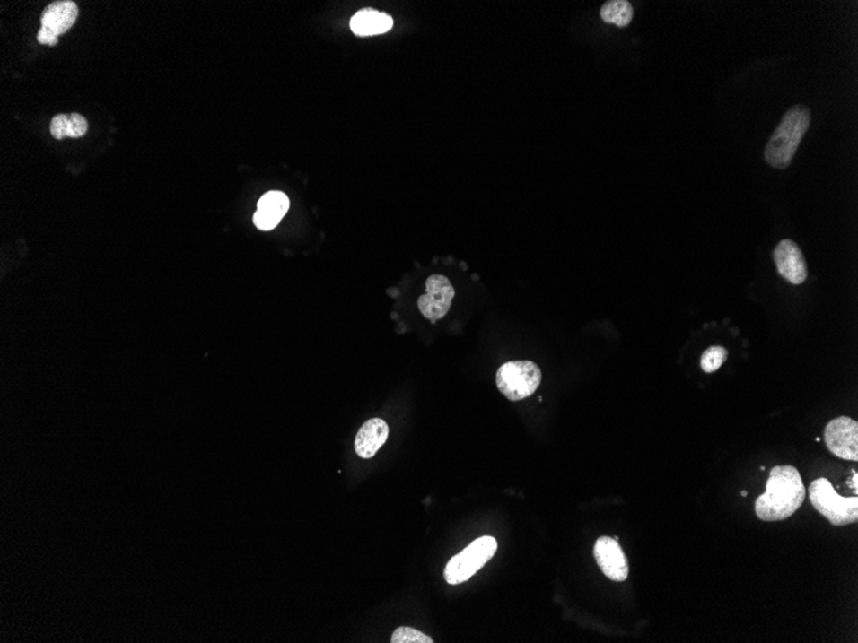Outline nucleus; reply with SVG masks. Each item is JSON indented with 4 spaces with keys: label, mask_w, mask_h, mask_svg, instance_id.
<instances>
[{
    "label": "nucleus",
    "mask_w": 858,
    "mask_h": 643,
    "mask_svg": "<svg viewBox=\"0 0 858 643\" xmlns=\"http://www.w3.org/2000/svg\"><path fill=\"white\" fill-rule=\"evenodd\" d=\"M806 488L794 466H775L766 484V493L757 499L756 514L764 522L788 519L802 506Z\"/></svg>",
    "instance_id": "f257e3e1"
},
{
    "label": "nucleus",
    "mask_w": 858,
    "mask_h": 643,
    "mask_svg": "<svg viewBox=\"0 0 858 643\" xmlns=\"http://www.w3.org/2000/svg\"><path fill=\"white\" fill-rule=\"evenodd\" d=\"M811 124V113L804 106H794L784 115L765 150V160L771 168L786 169L794 159Z\"/></svg>",
    "instance_id": "f03ea898"
},
{
    "label": "nucleus",
    "mask_w": 858,
    "mask_h": 643,
    "mask_svg": "<svg viewBox=\"0 0 858 643\" xmlns=\"http://www.w3.org/2000/svg\"><path fill=\"white\" fill-rule=\"evenodd\" d=\"M810 501L834 526L857 523V497H842L836 492L830 482L819 478L810 485Z\"/></svg>",
    "instance_id": "7ed1b4c3"
},
{
    "label": "nucleus",
    "mask_w": 858,
    "mask_h": 643,
    "mask_svg": "<svg viewBox=\"0 0 858 643\" xmlns=\"http://www.w3.org/2000/svg\"><path fill=\"white\" fill-rule=\"evenodd\" d=\"M497 551V542L490 535L478 538L467 549L450 559L445 568L446 582L449 585H460L473 576L494 558Z\"/></svg>",
    "instance_id": "20e7f679"
},
{
    "label": "nucleus",
    "mask_w": 858,
    "mask_h": 643,
    "mask_svg": "<svg viewBox=\"0 0 858 643\" xmlns=\"http://www.w3.org/2000/svg\"><path fill=\"white\" fill-rule=\"evenodd\" d=\"M541 370L532 361L506 362L497 370L496 386L509 401L531 397L541 384Z\"/></svg>",
    "instance_id": "39448f33"
},
{
    "label": "nucleus",
    "mask_w": 858,
    "mask_h": 643,
    "mask_svg": "<svg viewBox=\"0 0 858 643\" xmlns=\"http://www.w3.org/2000/svg\"><path fill=\"white\" fill-rule=\"evenodd\" d=\"M454 296V287L446 276H429L425 282V294L418 300L419 311L431 323H436L448 315Z\"/></svg>",
    "instance_id": "423d86ee"
},
{
    "label": "nucleus",
    "mask_w": 858,
    "mask_h": 643,
    "mask_svg": "<svg viewBox=\"0 0 858 643\" xmlns=\"http://www.w3.org/2000/svg\"><path fill=\"white\" fill-rule=\"evenodd\" d=\"M825 443L831 454L843 460H858V424L856 420L840 416L825 428Z\"/></svg>",
    "instance_id": "0eeeda50"
},
{
    "label": "nucleus",
    "mask_w": 858,
    "mask_h": 643,
    "mask_svg": "<svg viewBox=\"0 0 858 643\" xmlns=\"http://www.w3.org/2000/svg\"><path fill=\"white\" fill-rule=\"evenodd\" d=\"M774 261L777 273L786 282L794 285L803 284L809 276L806 260L797 243L791 239H784L777 244L774 251Z\"/></svg>",
    "instance_id": "6e6552de"
},
{
    "label": "nucleus",
    "mask_w": 858,
    "mask_h": 643,
    "mask_svg": "<svg viewBox=\"0 0 858 643\" xmlns=\"http://www.w3.org/2000/svg\"><path fill=\"white\" fill-rule=\"evenodd\" d=\"M594 556L598 567L608 578L615 582H625L627 579V559L617 538H598L594 546Z\"/></svg>",
    "instance_id": "1a4fd4ad"
},
{
    "label": "nucleus",
    "mask_w": 858,
    "mask_h": 643,
    "mask_svg": "<svg viewBox=\"0 0 858 643\" xmlns=\"http://www.w3.org/2000/svg\"><path fill=\"white\" fill-rule=\"evenodd\" d=\"M290 208V199L282 192L267 193L258 204V211L253 214V222L260 230H273L285 216Z\"/></svg>",
    "instance_id": "9d476101"
},
{
    "label": "nucleus",
    "mask_w": 858,
    "mask_h": 643,
    "mask_svg": "<svg viewBox=\"0 0 858 643\" xmlns=\"http://www.w3.org/2000/svg\"><path fill=\"white\" fill-rule=\"evenodd\" d=\"M390 428L382 419H371L357 431L355 452L362 458H372L389 439Z\"/></svg>",
    "instance_id": "9b49d317"
},
{
    "label": "nucleus",
    "mask_w": 858,
    "mask_h": 643,
    "mask_svg": "<svg viewBox=\"0 0 858 643\" xmlns=\"http://www.w3.org/2000/svg\"><path fill=\"white\" fill-rule=\"evenodd\" d=\"M77 14H79V8L75 2L64 0V2L52 3L41 14V28L59 37L73 28Z\"/></svg>",
    "instance_id": "f8f14e48"
},
{
    "label": "nucleus",
    "mask_w": 858,
    "mask_h": 643,
    "mask_svg": "<svg viewBox=\"0 0 858 643\" xmlns=\"http://www.w3.org/2000/svg\"><path fill=\"white\" fill-rule=\"evenodd\" d=\"M351 30L359 37H372V35L384 34L393 26V19L387 13L365 8L354 14L350 22Z\"/></svg>",
    "instance_id": "ddd939ff"
},
{
    "label": "nucleus",
    "mask_w": 858,
    "mask_h": 643,
    "mask_svg": "<svg viewBox=\"0 0 858 643\" xmlns=\"http://www.w3.org/2000/svg\"><path fill=\"white\" fill-rule=\"evenodd\" d=\"M600 17L604 22L612 23L618 28H626L633 21V4L627 0H610L604 3L601 7Z\"/></svg>",
    "instance_id": "4468645a"
},
{
    "label": "nucleus",
    "mask_w": 858,
    "mask_h": 643,
    "mask_svg": "<svg viewBox=\"0 0 858 643\" xmlns=\"http://www.w3.org/2000/svg\"><path fill=\"white\" fill-rule=\"evenodd\" d=\"M728 350L726 348L721 347V345H714V347H709L708 350H705L702 354V359H700V366H702V370L705 373L712 374L714 371L719 370L723 362L728 360Z\"/></svg>",
    "instance_id": "2eb2a0df"
},
{
    "label": "nucleus",
    "mask_w": 858,
    "mask_h": 643,
    "mask_svg": "<svg viewBox=\"0 0 858 643\" xmlns=\"http://www.w3.org/2000/svg\"><path fill=\"white\" fill-rule=\"evenodd\" d=\"M392 643H433L431 637L409 627H400L393 632Z\"/></svg>",
    "instance_id": "dca6fc26"
},
{
    "label": "nucleus",
    "mask_w": 858,
    "mask_h": 643,
    "mask_svg": "<svg viewBox=\"0 0 858 643\" xmlns=\"http://www.w3.org/2000/svg\"><path fill=\"white\" fill-rule=\"evenodd\" d=\"M86 131H88V122H86L84 116L79 115V113L68 115L67 133H66L67 138H80V136L85 135Z\"/></svg>",
    "instance_id": "f3484780"
},
{
    "label": "nucleus",
    "mask_w": 858,
    "mask_h": 643,
    "mask_svg": "<svg viewBox=\"0 0 858 643\" xmlns=\"http://www.w3.org/2000/svg\"><path fill=\"white\" fill-rule=\"evenodd\" d=\"M67 122L68 115H57L56 117H53L52 124H50V133H52L53 138L58 140L67 138L66 136Z\"/></svg>",
    "instance_id": "a211bd4d"
},
{
    "label": "nucleus",
    "mask_w": 858,
    "mask_h": 643,
    "mask_svg": "<svg viewBox=\"0 0 858 643\" xmlns=\"http://www.w3.org/2000/svg\"><path fill=\"white\" fill-rule=\"evenodd\" d=\"M38 41L40 44H46V46L55 47L58 43V37H56L52 32L48 31V30L41 28L38 32Z\"/></svg>",
    "instance_id": "6ab92c4d"
},
{
    "label": "nucleus",
    "mask_w": 858,
    "mask_h": 643,
    "mask_svg": "<svg viewBox=\"0 0 858 643\" xmlns=\"http://www.w3.org/2000/svg\"><path fill=\"white\" fill-rule=\"evenodd\" d=\"M854 492L857 493V474H856V473H854Z\"/></svg>",
    "instance_id": "aec40b11"
},
{
    "label": "nucleus",
    "mask_w": 858,
    "mask_h": 643,
    "mask_svg": "<svg viewBox=\"0 0 858 643\" xmlns=\"http://www.w3.org/2000/svg\"><path fill=\"white\" fill-rule=\"evenodd\" d=\"M747 494H748L747 491H743V492H741V496H743V497H746Z\"/></svg>",
    "instance_id": "412c9836"
}]
</instances>
